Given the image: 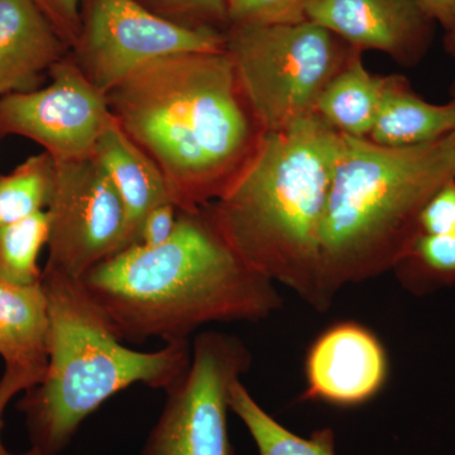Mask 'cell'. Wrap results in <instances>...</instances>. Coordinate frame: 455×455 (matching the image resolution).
Returning <instances> with one entry per match:
<instances>
[{"label":"cell","instance_id":"obj_21","mask_svg":"<svg viewBox=\"0 0 455 455\" xmlns=\"http://www.w3.org/2000/svg\"><path fill=\"white\" fill-rule=\"evenodd\" d=\"M55 164L46 152L27 158L0 175V227L26 220L47 208Z\"/></svg>","mask_w":455,"mask_h":455},{"label":"cell","instance_id":"obj_25","mask_svg":"<svg viewBox=\"0 0 455 455\" xmlns=\"http://www.w3.org/2000/svg\"><path fill=\"white\" fill-rule=\"evenodd\" d=\"M62 41L73 49L80 29V0H32Z\"/></svg>","mask_w":455,"mask_h":455},{"label":"cell","instance_id":"obj_14","mask_svg":"<svg viewBox=\"0 0 455 455\" xmlns=\"http://www.w3.org/2000/svg\"><path fill=\"white\" fill-rule=\"evenodd\" d=\"M94 156L122 197L130 245L134 244L146 215L161 204L172 203L166 180L114 116L98 140Z\"/></svg>","mask_w":455,"mask_h":455},{"label":"cell","instance_id":"obj_4","mask_svg":"<svg viewBox=\"0 0 455 455\" xmlns=\"http://www.w3.org/2000/svg\"><path fill=\"white\" fill-rule=\"evenodd\" d=\"M455 178V131L434 142L383 147L340 133L322 226L331 301L341 287L394 269L419 233L425 204Z\"/></svg>","mask_w":455,"mask_h":455},{"label":"cell","instance_id":"obj_20","mask_svg":"<svg viewBox=\"0 0 455 455\" xmlns=\"http://www.w3.org/2000/svg\"><path fill=\"white\" fill-rule=\"evenodd\" d=\"M49 239V215L36 212L26 220L0 227V281L35 286L42 281L38 257Z\"/></svg>","mask_w":455,"mask_h":455},{"label":"cell","instance_id":"obj_18","mask_svg":"<svg viewBox=\"0 0 455 455\" xmlns=\"http://www.w3.org/2000/svg\"><path fill=\"white\" fill-rule=\"evenodd\" d=\"M229 409L250 431L259 455H337L331 427L314 431L307 438L299 436L266 412L241 379L230 388Z\"/></svg>","mask_w":455,"mask_h":455},{"label":"cell","instance_id":"obj_26","mask_svg":"<svg viewBox=\"0 0 455 455\" xmlns=\"http://www.w3.org/2000/svg\"><path fill=\"white\" fill-rule=\"evenodd\" d=\"M179 211L172 203L161 204L146 215L134 244L152 248L164 244L173 235Z\"/></svg>","mask_w":455,"mask_h":455},{"label":"cell","instance_id":"obj_11","mask_svg":"<svg viewBox=\"0 0 455 455\" xmlns=\"http://www.w3.org/2000/svg\"><path fill=\"white\" fill-rule=\"evenodd\" d=\"M307 20L353 49L379 51L405 68L423 61L435 25L416 0H311Z\"/></svg>","mask_w":455,"mask_h":455},{"label":"cell","instance_id":"obj_2","mask_svg":"<svg viewBox=\"0 0 455 455\" xmlns=\"http://www.w3.org/2000/svg\"><path fill=\"white\" fill-rule=\"evenodd\" d=\"M123 341L190 340L211 323L259 322L283 307L275 283L224 241L205 208L179 212L157 247H130L82 278Z\"/></svg>","mask_w":455,"mask_h":455},{"label":"cell","instance_id":"obj_3","mask_svg":"<svg viewBox=\"0 0 455 455\" xmlns=\"http://www.w3.org/2000/svg\"><path fill=\"white\" fill-rule=\"evenodd\" d=\"M339 139L316 113L266 133L243 176L205 208L250 267L317 311L333 304L323 278L322 226Z\"/></svg>","mask_w":455,"mask_h":455},{"label":"cell","instance_id":"obj_23","mask_svg":"<svg viewBox=\"0 0 455 455\" xmlns=\"http://www.w3.org/2000/svg\"><path fill=\"white\" fill-rule=\"evenodd\" d=\"M311 0H228L229 26H290L307 22Z\"/></svg>","mask_w":455,"mask_h":455},{"label":"cell","instance_id":"obj_1","mask_svg":"<svg viewBox=\"0 0 455 455\" xmlns=\"http://www.w3.org/2000/svg\"><path fill=\"white\" fill-rule=\"evenodd\" d=\"M107 99L114 119L163 173L179 212L226 196L266 134L226 51L152 60Z\"/></svg>","mask_w":455,"mask_h":455},{"label":"cell","instance_id":"obj_9","mask_svg":"<svg viewBox=\"0 0 455 455\" xmlns=\"http://www.w3.org/2000/svg\"><path fill=\"white\" fill-rule=\"evenodd\" d=\"M53 164L44 269L82 280L99 263L130 247L125 209L94 154Z\"/></svg>","mask_w":455,"mask_h":455},{"label":"cell","instance_id":"obj_16","mask_svg":"<svg viewBox=\"0 0 455 455\" xmlns=\"http://www.w3.org/2000/svg\"><path fill=\"white\" fill-rule=\"evenodd\" d=\"M49 304L42 283L0 281V357L5 366L44 376L49 362Z\"/></svg>","mask_w":455,"mask_h":455},{"label":"cell","instance_id":"obj_10","mask_svg":"<svg viewBox=\"0 0 455 455\" xmlns=\"http://www.w3.org/2000/svg\"><path fill=\"white\" fill-rule=\"evenodd\" d=\"M49 76L46 88L0 98V139L31 140L55 163L89 157L113 121L107 95L86 79L71 53Z\"/></svg>","mask_w":455,"mask_h":455},{"label":"cell","instance_id":"obj_24","mask_svg":"<svg viewBox=\"0 0 455 455\" xmlns=\"http://www.w3.org/2000/svg\"><path fill=\"white\" fill-rule=\"evenodd\" d=\"M419 233L455 235V178L445 182L425 204L419 217Z\"/></svg>","mask_w":455,"mask_h":455},{"label":"cell","instance_id":"obj_12","mask_svg":"<svg viewBox=\"0 0 455 455\" xmlns=\"http://www.w3.org/2000/svg\"><path fill=\"white\" fill-rule=\"evenodd\" d=\"M387 370V357L376 335L357 323H340L311 347L302 398L337 406L362 405L381 390Z\"/></svg>","mask_w":455,"mask_h":455},{"label":"cell","instance_id":"obj_19","mask_svg":"<svg viewBox=\"0 0 455 455\" xmlns=\"http://www.w3.org/2000/svg\"><path fill=\"white\" fill-rule=\"evenodd\" d=\"M409 291L424 295L455 283V235L419 233L394 267Z\"/></svg>","mask_w":455,"mask_h":455},{"label":"cell","instance_id":"obj_8","mask_svg":"<svg viewBox=\"0 0 455 455\" xmlns=\"http://www.w3.org/2000/svg\"><path fill=\"white\" fill-rule=\"evenodd\" d=\"M220 51H226V32L173 25L136 0H80L79 36L70 53L86 79L107 95L152 60Z\"/></svg>","mask_w":455,"mask_h":455},{"label":"cell","instance_id":"obj_7","mask_svg":"<svg viewBox=\"0 0 455 455\" xmlns=\"http://www.w3.org/2000/svg\"><path fill=\"white\" fill-rule=\"evenodd\" d=\"M251 364L252 355L235 335L197 334L190 368L166 391L140 455H235L228 435L230 388Z\"/></svg>","mask_w":455,"mask_h":455},{"label":"cell","instance_id":"obj_6","mask_svg":"<svg viewBox=\"0 0 455 455\" xmlns=\"http://www.w3.org/2000/svg\"><path fill=\"white\" fill-rule=\"evenodd\" d=\"M353 47L316 23L229 26L226 52L266 133L315 114Z\"/></svg>","mask_w":455,"mask_h":455},{"label":"cell","instance_id":"obj_5","mask_svg":"<svg viewBox=\"0 0 455 455\" xmlns=\"http://www.w3.org/2000/svg\"><path fill=\"white\" fill-rule=\"evenodd\" d=\"M49 304V362L42 381L25 391L31 451L60 455L80 425L107 400L133 385L167 391L187 374L190 340L164 343L155 352L124 346L82 280L42 269Z\"/></svg>","mask_w":455,"mask_h":455},{"label":"cell","instance_id":"obj_28","mask_svg":"<svg viewBox=\"0 0 455 455\" xmlns=\"http://www.w3.org/2000/svg\"><path fill=\"white\" fill-rule=\"evenodd\" d=\"M429 14L431 20L444 29L451 32L455 27V0H416Z\"/></svg>","mask_w":455,"mask_h":455},{"label":"cell","instance_id":"obj_17","mask_svg":"<svg viewBox=\"0 0 455 455\" xmlns=\"http://www.w3.org/2000/svg\"><path fill=\"white\" fill-rule=\"evenodd\" d=\"M363 52L353 49L343 68L334 75L316 101L315 113L338 133L367 139L372 131L383 76L367 70Z\"/></svg>","mask_w":455,"mask_h":455},{"label":"cell","instance_id":"obj_15","mask_svg":"<svg viewBox=\"0 0 455 455\" xmlns=\"http://www.w3.org/2000/svg\"><path fill=\"white\" fill-rule=\"evenodd\" d=\"M455 131V89L447 104L421 98L403 75L383 76L381 100L367 140L383 147L425 145Z\"/></svg>","mask_w":455,"mask_h":455},{"label":"cell","instance_id":"obj_27","mask_svg":"<svg viewBox=\"0 0 455 455\" xmlns=\"http://www.w3.org/2000/svg\"><path fill=\"white\" fill-rule=\"evenodd\" d=\"M44 379L40 373L32 372V371L23 370V368L5 366L4 373L0 379V434H2L4 421H3V415H4L5 409L8 403H11L12 398L16 396L20 392H25L29 388L35 387ZM0 455H37L35 451L29 449L28 451L22 454L12 453L4 444L2 443V436H0Z\"/></svg>","mask_w":455,"mask_h":455},{"label":"cell","instance_id":"obj_13","mask_svg":"<svg viewBox=\"0 0 455 455\" xmlns=\"http://www.w3.org/2000/svg\"><path fill=\"white\" fill-rule=\"evenodd\" d=\"M70 53L32 0H0V98L41 88L51 68Z\"/></svg>","mask_w":455,"mask_h":455},{"label":"cell","instance_id":"obj_29","mask_svg":"<svg viewBox=\"0 0 455 455\" xmlns=\"http://www.w3.org/2000/svg\"><path fill=\"white\" fill-rule=\"evenodd\" d=\"M444 49L449 55L455 56V27L451 32L445 33Z\"/></svg>","mask_w":455,"mask_h":455},{"label":"cell","instance_id":"obj_22","mask_svg":"<svg viewBox=\"0 0 455 455\" xmlns=\"http://www.w3.org/2000/svg\"><path fill=\"white\" fill-rule=\"evenodd\" d=\"M147 11L167 22L190 29L226 32L228 0H136Z\"/></svg>","mask_w":455,"mask_h":455}]
</instances>
